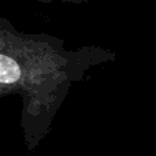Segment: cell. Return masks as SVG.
Wrapping results in <instances>:
<instances>
[{"label": "cell", "mask_w": 156, "mask_h": 156, "mask_svg": "<svg viewBox=\"0 0 156 156\" xmlns=\"http://www.w3.org/2000/svg\"><path fill=\"white\" fill-rule=\"evenodd\" d=\"M67 60L58 47L22 36L2 25L0 89L2 93L23 92L38 99L66 78Z\"/></svg>", "instance_id": "6da1fadb"}]
</instances>
